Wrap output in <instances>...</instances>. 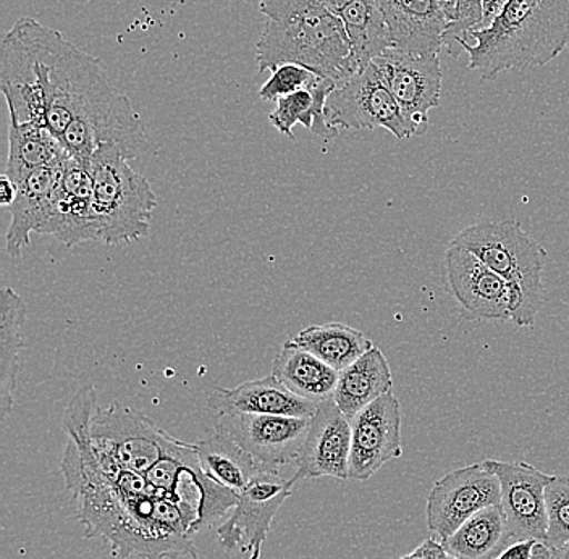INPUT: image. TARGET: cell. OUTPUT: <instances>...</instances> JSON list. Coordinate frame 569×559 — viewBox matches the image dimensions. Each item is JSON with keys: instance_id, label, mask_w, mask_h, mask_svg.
<instances>
[{"instance_id": "cell-1", "label": "cell", "mask_w": 569, "mask_h": 559, "mask_svg": "<svg viewBox=\"0 0 569 559\" xmlns=\"http://www.w3.org/2000/svg\"><path fill=\"white\" fill-rule=\"evenodd\" d=\"M0 88L10 122L41 124L57 140L119 91L98 57L28 17L3 36Z\"/></svg>"}, {"instance_id": "cell-2", "label": "cell", "mask_w": 569, "mask_h": 559, "mask_svg": "<svg viewBox=\"0 0 569 559\" xmlns=\"http://www.w3.org/2000/svg\"><path fill=\"white\" fill-rule=\"evenodd\" d=\"M66 482L78 501L84 537L104 539L113 558L198 559L194 505L159 493L128 497L102 469L70 473Z\"/></svg>"}, {"instance_id": "cell-3", "label": "cell", "mask_w": 569, "mask_h": 559, "mask_svg": "<svg viewBox=\"0 0 569 559\" xmlns=\"http://www.w3.org/2000/svg\"><path fill=\"white\" fill-rule=\"evenodd\" d=\"M259 10L267 18L256 57L261 73L297 63L337 87L353 77L343 21L320 0H259Z\"/></svg>"}, {"instance_id": "cell-4", "label": "cell", "mask_w": 569, "mask_h": 559, "mask_svg": "<svg viewBox=\"0 0 569 559\" xmlns=\"http://www.w3.org/2000/svg\"><path fill=\"white\" fill-rule=\"evenodd\" d=\"M469 39V69L482 80L547 66L569 46V0H508L492 23Z\"/></svg>"}, {"instance_id": "cell-5", "label": "cell", "mask_w": 569, "mask_h": 559, "mask_svg": "<svg viewBox=\"0 0 569 559\" xmlns=\"http://www.w3.org/2000/svg\"><path fill=\"white\" fill-rule=\"evenodd\" d=\"M451 243L478 256L503 279L510 295L511 322L533 327L543 305L547 251L516 220H482L466 227Z\"/></svg>"}, {"instance_id": "cell-6", "label": "cell", "mask_w": 569, "mask_h": 559, "mask_svg": "<svg viewBox=\"0 0 569 559\" xmlns=\"http://www.w3.org/2000/svg\"><path fill=\"white\" fill-rule=\"evenodd\" d=\"M99 243H134L149 233L158 196L134 172L130 159L112 146H101L89 162Z\"/></svg>"}, {"instance_id": "cell-7", "label": "cell", "mask_w": 569, "mask_h": 559, "mask_svg": "<svg viewBox=\"0 0 569 559\" xmlns=\"http://www.w3.org/2000/svg\"><path fill=\"white\" fill-rule=\"evenodd\" d=\"M91 443L101 468L116 479L123 469L144 476L160 459L176 453L184 441L170 437L141 412L113 402L96 411Z\"/></svg>"}, {"instance_id": "cell-8", "label": "cell", "mask_w": 569, "mask_h": 559, "mask_svg": "<svg viewBox=\"0 0 569 559\" xmlns=\"http://www.w3.org/2000/svg\"><path fill=\"white\" fill-rule=\"evenodd\" d=\"M295 477L284 479L280 471H262L238 493L230 518L219 526L217 536L227 553L241 550L248 559H261L273 519L293 495Z\"/></svg>"}, {"instance_id": "cell-9", "label": "cell", "mask_w": 569, "mask_h": 559, "mask_svg": "<svg viewBox=\"0 0 569 559\" xmlns=\"http://www.w3.org/2000/svg\"><path fill=\"white\" fill-rule=\"evenodd\" d=\"M326 117L338 131L383 128L398 140L411 138L400 107L373 63L338 84L327 99Z\"/></svg>"}, {"instance_id": "cell-10", "label": "cell", "mask_w": 569, "mask_h": 559, "mask_svg": "<svg viewBox=\"0 0 569 559\" xmlns=\"http://www.w3.org/2000/svg\"><path fill=\"white\" fill-rule=\"evenodd\" d=\"M383 83L403 113L411 137L429 130V112L440 104L443 71L439 56H415L390 48L373 60Z\"/></svg>"}, {"instance_id": "cell-11", "label": "cell", "mask_w": 569, "mask_h": 559, "mask_svg": "<svg viewBox=\"0 0 569 559\" xmlns=\"http://www.w3.org/2000/svg\"><path fill=\"white\" fill-rule=\"evenodd\" d=\"M500 482L483 462L448 472L433 483L426 505V525L445 542L479 511L500 505Z\"/></svg>"}, {"instance_id": "cell-12", "label": "cell", "mask_w": 569, "mask_h": 559, "mask_svg": "<svg viewBox=\"0 0 569 559\" xmlns=\"http://www.w3.org/2000/svg\"><path fill=\"white\" fill-rule=\"evenodd\" d=\"M311 419L233 412L217 416L216 432L229 437L266 469L280 471L300 458Z\"/></svg>"}, {"instance_id": "cell-13", "label": "cell", "mask_w": 569, "mask_h": 559, "mask_svg": "<svg viewBox=\"0 0 569 559\" xmlns=\"http://www.w3.org/2000/svg\"><path fill=\"white\" fill-rule=\"evenodd\" d=\"M482 462L500 482V507L515 542L537 540L546 543L549 527L546 491L553 476L525 461L486 459Z\"/></svg>"}, {"instance_id": "cell-14", "label": "cell", "mask_w": 569, "mask_h": 559, "mask_svg": "<svg viewBox=\"0 0 569 559\" xmlns=\"http://www.w3.org/2000/svg\"><path fill=\"white\" fill-rule=\"evenodd\" d=\"M401 456L400 401L391 391L351 419L350 479L368 482L387 462Z\"/></svg>"}, {"instance_id": "cell-15", "label": "cell", "mask_w": 569, "mask_h": 559, "mask_svg": "<svg viewBox=\"0 0 569 559\" xmlns=\"http://www.w3.org/2000/svg\"><path fill=\"white\" fill-rule=\"evenodd\" d=\"M445 279L453 298L475 319L511 320L510 295L503 279L478 256L450 243L443 258Z\"/></svg>"}, {"instance_id": "cell-16", "label": "cell", "mask_w": 569, "mask_h": 559, "mask_svg": "<svg viewBox=\"0 0 569 559\" xmlns=\"http://www.w3.org/2000/svg\"><path fill=\"white\" fill-rule=\"evenodd\" d=\"M351 420L333 400L320 402L297 461L295 480L350 479Z\"/></svg>"}, {"instance_id": "cell-17", "label": "cell", "mask_w": 569, "mask_h": 559, "mask_svg": "<svg viewBox=\"0 0 569 559\" xmlns=\"http://www.w3.org/2000/svg\"><path fill=\"white\" fill-rule=\"evenodd\" d=\"M42 234H52L69 248L87 241H99L89 166L70 156L63 160L62 184L53 204L51 220Z\"/></svg>"}, {"instance_id": "cell-18", "label": "cell", "mask_w": 569, "mask_h": 559, "mask_svg": "<svg viewBox=\"0 0 569 559\" xmlns=\"http://www.w3.org/2000/svg\"><path fill=\"white\" fill-rule=\"evenodd\" d=\"M63 160L36 169L18 181L17 199L10 208L12 223L7 231V254L10 258L21 256L23 249L31 244V234H42L51 220L62 184Z\"/></svg>"}, {"instance_id": "cell-19", "label": "cell", "mask_w": 569, "mask_h": 559, "mask_svg": "<svg viewBox=\"0 0 569 559\" xmlns=\"http://www.w3.org/2000/svg\"><path fill=\"white\" fill-rule=\"evenodd\" d=\"M209 409L217 415H267L311 419L318 402L291 393L276 376L249 380L234 388L213 387L208 397Z\"/></svg>"}, {"instance_id": "cell-20", "label": "cell", "mask_w": 569, "mask_h": 559, "mask_svg": "<svg viewBox=\"0 0 569 559\" xmlns=\"http://www.w3.org/2000/svg\"><path fill=\"white\" fill-rule=\"evenodd\" d=\"M391 44L415 56H439L448 20L437 0H377Z\"/></svg>"}, {"instance_id": "cell-21", "label": "cell", "mask_w": 569, "mask_h": 559, "mask_svg": "<svg viewBox=\"0 0 569 559\" xmlns=\"http://www.w3.org/2000/svg\"><path fill=\"white\" fill-rule=\"evenodd\" d=\"M393 391V377L386 355L377 347L366 351L353 365L341 370L333 401L348 419L366 406Z\"/></svg>"}, {"instance_id": "cell-22", "label": "cell", "mask_w": 569, "mask_h": 559, "mask_svg": "<svg viewBox=\"0 0 569 559\" xmlns=\"http://www.w3.org/2000/svg\"><path fill=\"white\" fill-rule=\"evenodd\" d=\"M272 376H276L291 393L320 405L333 400L340 372L320 361L311 352L287 341L282 351L273 359Z\"/></svg>"}, {"instance_id": "cell-23", "label": "cell", "mask_w": 569, "mask_h": 559, "mask_svg": "<svg viewBox=\"0 0 569 559\" xmlns=\"http://www.w3.org/2000/svg\"><path fill=\"white\" fill-rule=\"evenodd\" d=\"M336 88V81L319 77L311 88L283 96L277 101L276 110L269 116L270 123L291 140L295 138L293 127L298 123L308 128L316 137L332 140L337 137L338 130L327 122L326 106L327 99Z\"/></svg>"}, {"instance_id": "cell-24", "label": "cell", "mask_w": 569, "mask_h": 559, "mask_svg": "<svg viewBox=\"0 0 569 559\" xmlns=\"http://www.w3.org/2000/svg\"><path fill=\"white\" fill-rule=\"evenodd\" d=\"M28 308L24 299L13 288L0 293V412L9 418L16 401L20 351L23 348V326Z\"/></svg>"}, {"instance_id": "cell-25", "label": "cell", "mask_w": 569, "mask_h": 559, "mask_svg": "<svg viewBox=\"0 0 569 559\" xmlns=\"http://www.w3.org/2000/svg\"><path fill=\"white\" fill-rule=\"evenodd\" d=\"M340 18L350 39L351 73L371 66L377 57L393 48L389 27L377 0H351Z\"/></svg>"}, {"instance_id": "cell-26", "label": "cell", "mask_w": 569, "mask_h": 559, "mask_svg": "<svg viewBox=\"0 0 569 559\" xmlns=\"http://www.w3.org/2000/svg\"><path fill=\"white\" fill-rule=\"evenodd\" d=\"M513 542L503 509L496 505L472 516L442 543L458 559H496Z\"/></svg>"}, {"instance_id": "cell-27", "label": "cell", "mask_w": 569, "mask_h": 559, "mask_svg": "<svg viewBox=\"0 0 569 559\" xmlns=\"http://www.w3.org/2000/svg\"><path fill=\"white\" fill-rule=\"evenodd\" d=\"M196 450H198L199 465L206 476L237 495L247 489L248 483L258 473L270 471L220 432L199 441Z\"/></svg>"}, {"instance_id": "cell-28", "label": "cell", "mask_w": 569, "mask_h": 559, "mask_svg": "<svg viewBox=\"0 0 569 559\" xmlns=\"http://www.w3.org/2000/svg\"><path fill=\"white\" fill-rule=\"evenodd\" d=\"M69 158L62 142L36 123L10 122L9 160L3 176L18 183L24 176L41 167L52 166Z\"/></svg>"}, {"instance_id": "cell-29", "label": "cell", "mask_w": 569, "mask_h": 559, "mask_svg": "<svg viewBox=\"0 0 569 559\" xmlns=\"http://www.w3.org/2000/svg\"><path fill=\"white\" fill-rule=\"evenodd\" d=\"M290 341L338 372L353 365L356 359L373 347L372 341L361 330L338 322L306 327Z\"/></svg>"}, {"instance_id": "cell-30", "label": "cell", "mask_w": 569, "mask_h": 559, "mask_svg": "<svg viewBox=\"0 0 569 559\" xmlns=\"http://www.w3.org/2000/svg\"><path fill=\"white\" fill-rule=\"evenodd\" d=\"M483 28V0H458L453 20L448 21L443 48L451 57H460L471 44L469 34Z\"/></svg>"}, {"instance_id": "cell-31", "label": "cell", "mask_w": 569, "mask_h": 559, "mask_svg": "<svg viewBox=\"0 0 569 559\" xmlns=\"http://www.w3.org/2000/svg\"><path fill=\"white\" fill-rule=\"evenodd\" d=\"M547 547H560L569 542V476H553L546 491Z\"/></svg>"}, {"instance_id": "cell-32", "label": "cell", "mask_w": 569, "mask_h": 559, "mask_svg": "<svg viewBox=\"0 0 569 559\" xmlns=\"http://www.w3.org/2000/svg\"><path fill=\"white\" fill-rule=\"evenodd\" d=\"M322 74L297 66V63H287L272 71L269 80L259 89V98L266 102H277L283 96L293 94L300 89L311 88Z\"/></svg>"}, {"instance_id": "cell-33", "label": "cell", "mask_w": 569, "mask_h": 559, "mask_svg": "<svg viewBox=\"0 0 569 559\" xmlns=\"http://www.w3.org/2000/svg\"><path fill=\"white\" fill-rule=\"evenodd\" d=\"M537 540H518L505 548L496 559H532Z\"/></svg>"}, {"instance_id": "cell-34", "label": "cell", "mask_w": 569, "mask_h": 559, "mask_svg": "<svg viewBox=\"0 0 569 559\" xmlns=\"http://www.w3.org/2000/svg\"><path fill=\"white\" fill-rule=\"evenodd\" d=\"M419 548H421L426 559H458L443 547L440 540L433 539V537L432 539H427L425 543L419 545Z\"/></svg>"}, {"instance_id": "cell-35", "label": "cell", "mask_w": 569, "mask_h": 559, "mask_svg": "<svg viewBox=\"0 0 569 559\" xmlns=\"http://www.w3.org/2000/svg\"><path fill=\"white\" fill-rule=\"evenodd\" d=\"M17 194V184L13 183L9 177L2 176V178H0V206H2V208H12Z\"/></svg>"}, {"instance_id": "cell-36", "label": "cell", "mask_w": 569, "mask_h": 559, "mask_svg": "<svg viewBox=\"0 0 569 559\" xmlns=\"http://www.w3.org/2000/svg\"><path fill=\"white\" fill-rule=\"evenodd\" d=\"M437 3H439L440 9H442L447 20H453L455 12H457L458 0H437Z\"/></svg>"}, {"instance_id": "cell-37", "label": "cell", "mask_w": 569, "mask_h": 559, "mask_svg": "<svg viewBox=\"0 0 569 559\" xmlns=\"http://www.w3.org/2000/svg\"><path fill=\"white\" fill-rule=\"evenodd\" d=\"M330 12L336 13L337 17H340V13L343 12L345 7L351 2V0H320Z\"/></svg>"}, {"instance_id": "cell-38", "label": "cell", "mask_w": 569, "mask_h": 559, "mask_svg": "<svg viewBox=\"0 0 569 559\" xmlns=\"http://www.w3.org/2000/svg\"><path fill=\"white\" fill-rule=\"evenodd\" d=\"M551 559H569V542L549 548Z\"/></svg>"}, {"instance_id": "cell-39", "label": "cell", "mask_w": 569, "mask_h": 559, "mask_svg": "<svg viewBox=\"0 0 569 559\" xmlns=\"http://www.w3.org/2000/svg\"><path fill=\"white\" fill-rule=\"evenodd\" d=\"M532 559H551L549 547L546 543H537L533 548Z\"/></svg>"}, {"instance_id": "cell-40", "label": "cell", "mask_w": 569, "mask_h": 559, "mask_svg": "<svg viewBox=\"0 0 569 559\" xmlns=\"http://www.w3.org/2000/svg\"><path fill=\"white\" fill-rule=\"evenodd\" d=\"M400 559H426L425 555H422L421 548H416L415 551H411V553L405 555V557H401Z\"/></svg>"}]
</instances>
